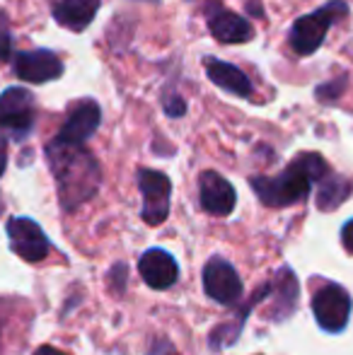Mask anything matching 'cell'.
<instances>
[{
    "instance_id": "1",
    "label": "cell",
    "mask_w": 353,
    "mask_h": 355,
    "mask_svg": "<svg viewBox=\"0 0 353 355\" xmlns=\"http://www.w3.org/2000/svg\"><path fill=\"white\" fill-rule=\"evenodd\" d=\"M46 157L56 179L58 198L66 211H76L80 203L89 201L99 189V164L83 145H68L51 141L46 145Z\"/></svg>"
},
{
    "instance_id": "2",
    "label": "cell",
    "mask_w": 353,
    "mask_h": 355,
    "mask_svg": "<svg viewBox=\"0 0 353 355\" xmlns=\"http://www.w3.org/2000/svg\"><path fill=\"white\" fill-rule=\"evenodd\" d=\"M327 169L329 167L322 159V155L305 153L295 162L288 164L278 177H255L250 184L264 206L283 208L307 198L312 184L320 182L322 177H327Z\"/></svg>"
},
{
    "instance_id": "3",
    "label": "cell",
    "mask_w": 353,
    "mask_h": 355,
    "mask_svg": "<svg viewBox=\"0 0 353 355\" xmlns=\"http://www.w3.org/2000/svg\"><path fill=\"white\" fill-rule=\"evenodd\" d=\"M346 15H349V5H346L344 0H332L325 8L298 17L291 27V34H288L291 46L295 49L298 56H310V53H315L317 49L322 46V42H325L327 29L334 22H339V19H344Z\"/></svg>"
},
{
    "instance_id": "4",
    "label": "cell",
    "mask_w": 353,
    "mask_h": 355,
    "mask_svg": "<svg viewBox=\"0 0 353 355\" xmlns=\"http://www.w3.org/2000/svg\"><path fill=\"white\" fill-rule=\"evenodd\" d=\"M34 97L24 87H8L0 94V131L10 133L12 141H22L34 128Z\"/></svg>"
},
{
    "instance_id": "5",
    "label": "cell",
    "mask_w": 353,
    "mask_h": 355,
    "mask_svg": "<svg viewBox=\"0 0 353 355\" xmlns=\"http://www.w3.org/2000/svg\"><path fill=\"white\" fill-rule=\"evenodd\" d=\"M351 295L346 293V288H341L336 283L325 285L312 297V312H315L317 324L329 334L344 331L351 319Z\"/></svg>"
},
{
    "instance_id": "6",
    "label": "cell",
    "mask_w": 353,
    "mask_h": 355,
    "mask_svg": "<svg viewBox=\"0 0 353 355\" xmlns=\"http://www.w3.org/2000/svg\"><path fill=\"white\" fill-rule=\"evenodd\" d=\"M138 187L143 193V220L148 225L165 223L170 213V193L172 184L167 174L155 172V169H141L138 172Z\"/></svg>"
},
{
    "instance_id": "7",
    "label": "cell",
    "mask_w": 353,
    "mask_h": 355,
    "mask_svg": "<svg viewBox=\"0 0 353 355\" xmlns=\"http://www.w3.org/2000/svg\"><path fill=\"white\" fill-rule=\"evenodd\" d=\"M203 288L206 295L216 302L232 307L240 302L242 297V281L237 276V271L221 257L208 259V263L203 266Z\"/></svg>"
},
{
    "instance_id": "8",
    "label": "cell",
    "mask_w": 353,
    "mask_h": 355,
    "mask_svg": "<svg viewBox=\"0 0 353 355\" xmlns=\"http://www.w3.org/2000/svg\"><path fill=\"white\" fill-rule=\"evenodd\" d=\"M8 237H10V249L17 257H22L24 261H44L51 249L44 230L39 227L34 220L29 218H12L8 223Z\"/></svg>"
},
{
    "instance_id": "9",
    "label": "cell",
    "mask_w": 353,
    "mask_h": 355,
    "mask_svg": "<svg viewBox=\"0 0 353 355\" xmlns=\"http://www.w3.org/2000/svg\"><path fill=\"white\" fill-rule=\"evenodd\" d=\"M206 22L211 34L221 44H245L255 37L252 24L242 15H235L221 5V0H211L206 5Z\"/></svg>"
},
{
    "instance_id": "10",
    "label": "cell",
    "mask_w": 353,
    "mask_h": 355,
    "mask_svg": "<svg viewBox=\"0 0 353 355\" xmlns=\"http://www.w3.org/2000/svg\"><path fill=\"white\" fill-rule=\"evenodd\" d=\"M102 121V112H99V104L94 99H80L71 107L66 116V123L58 131L56 141L68 143V145H83L99 128Z\"/></svg>"
},
{
    "instance_id": "11",
    "label": "cell",
    "mask_w": 353,
    "mask_h": 355,
    "mask_svg": "<svg viewBox=\"0 0 353 355\" xmlns=\"http://www.w3.org/2000/svg\"><path fill=\"white\" fill-rule=\"evenodd\" d=\"M15 73L24 83H49L63 75V63L53 51L37 49V51H24L15 58Z\"/></svg>"
},
{
    "instance_id": "12",
    "label": "cell",
    "mask_w": 353,
    "mask_h": 355,
    "mask_svg": "<svg viewBox=\"0 0 353 355\" xmlns=\"http://www.w3.org/2000/svg\"><path fill=\"white\" fill-rule=\"evenodd\" d=\"M198 193H201L203 211L213 215H230L235 208L237 193L232 184L218 172H203L198 179Z\"/></svg>"
},
{
    "instance_id": "13",
    "label": "cell",
    "mask_w": 353,
    "mask_h": 355,
    "mask_svg": "<svg viewBox=\"0 0 353 355\" xmlns=\"http://www.w3.org/2000/svg\"><path fill=\"white\" fill-rule=\"evenodd\" d=\"M138 271H141L143 281L155 290H167L177 283L179 266L177 261L165 252V249H148L138 261Z\"/></svg>"
},
{
    "instance_id": "14",
    "label": "cell",
    "mask_w": 353,
    "mask_h": 355,
    "mask_svg": "<svg viewBox=\"0 0 353 355\" xmlns=\"http://www.w3.org/2000/svg\"><path fill=\"white\" fill-rule=\"evenodd\" d=\"M102 0H53L51 12L61 27L83 32L89 22L94 19Z\"/></svg>"
},
{
    "instance_id": "15",
    "label": "cell",
    "mask_w": 353,
    "mask_h": 355,
    "mask_svg": "<svg viewBox=\"0 0 353 355\" xmlns=\"http://www.w3.org/2000/svg\"><path fill=\"white\" fill-rule=\"evenodd\" d=\"M206 75L213 85H218L230 94H237V97H250L252 94V80L232 63L206 58Z\"/></svg>"
},
{
    "instance_id": "16",
    "label": "cell",
    "mask_w": 353,
    "mask_h": 355,
    "mask_svg": "<svg viewBox=\"0 0 353 355\" xmlns=\"http://www.w3.org/2000/svg\"><path fill=\"white\" fill-rule=\"evenodd\" d=\"M349 193H351L349 179L332 174V177H327L322 182L320 191H317V208L320 211H334V208H339L349 198Z\"/></svg>"
},
{
    "instance_id": "17",
    "label": "cell",
    "mask_w": 353,
    "mask_h": 355,
    "mask_svg": "<svg viewBox=\"0 0 353 355\" xmlns=\"http://www.w3.org/2000/svg\"><path fill=\"white\" fill-rule=\"evenodd\" d=\"M273 290L278 293L276 295L278 302L273 304V314H276V319L288 317V314H291L293 309H295V302H298V281H295V273H291L288 268H283V271L278 273V281H276V285H273Z\"/></svg>"
},
{
    "instance_id": "18",
    "label": "cell",
    "mask_w": 353,
    "mask_h": 355,
    "mask_svg": "<svg viewBox=\"0 0 353 355\" xmlns=\"http://www.w3.org/2000/svg\"><path fill=\"white\" fill-rule=\"evenodd\" d=\"M12 56V32H10L8 12L0 8V61H8Z\"/></svg>"
},
{
    "instance_id": "19",
    "label": "cell",
    "mask_w": 353,
    "mask_h": 355,
    "mask_svg": "<svg viewBox=\"0 0 353 355\" xmlns=\"http://www.w3.org/2000/svg\"><path fill=\"white\" fill-rule=\"evenodd\" d=\"M346 87V75L341 78V83L339 85H320L317 87V99H322V102H329V99H336L341 94V89Z\"/></svg>"
},
{
    "instance_id": "20",
    "label": "cell",
    "mask_w": 353,
    "mask_h": 355,
    "mask_svg": "<svg viewBox=\"0 0 353 355\" xmlns=\"http://www.w3.org/2000/svg\"><path fill=\"white\" fill-rule=\"evenodd\" d=\"M165 112H167V116H184V112H187V102H184L179 94H172V97L165 99Z\"/></svg>"
},
{
    "instance_id": "21",
    "label": "cell",
    "mask_w": 353,
    "mask_h": 355,
    "mask_svg": "<svg viewBox=\"0 0 353 355\" xmlns=\"http://www.w3.org/2000/svg\"><path fill=\"white\" fill-rule=\"evenodd\" d=\"M341 242H344L346 252L353 254V220H349V223L344 225V230H341Z\"/></svg>"
},
{
    "instance_id": "22",
    "label": "cell",
    "mask_w": 353,
    "mask_h": 355,
    "mask_svg": "<svg viewBox=\"0 0 353 355\" xmlns=\"http://www.w3.org/2000/svg\"><path fill=\"white\" fill-rule=\"evenodd\" d=\"M5 167H8V141H5V136L0 133V177H3Z\"/></svg>"
},
{
    "instance_id": "23",
    "label": "cell",
    "mask_w": 353,
    "mask_h": 355,
    "mask_svg": "<svg viewBox=\"0 0 353 355\" xmlns=\"http://www.w3.org/2000/svg\"><path fill=\"white\" fill-rule=\"evenodd\" d=\"M34 355H66V353H61L58 348H53V346H42V348H37V351H34Z\"/></svg>"
},
{
    "instance_id": "24",
    "label": "cell",
    "mask_w": 353,
    "mask_h": 355,
    "mask_svg": "<svg viewBox=\"0 0 353 355\" xmlns=\"http://www.w3.org/2000/svg\"><path fill=\"white\" fill-rule=\"evenodd\" d=\"M247 12H257L255 17H264V15H261V5L255 3V0H250V3H247Z\"/></svg>"
},
{
    "instance_id": "25",
    "label": "cell",
    "mask_w": 353,
    "mask_h": 355,
    "mask_svg": "<svg viewBox=\"0 0 353 355\" xmlns=\"http://www.w3.org/2000/svg\"><path fill=\"white\" fill-rule=\"evenodd\" d=\"M0 213H3V201H0Z\"/></svg>"
}]
</instances>
